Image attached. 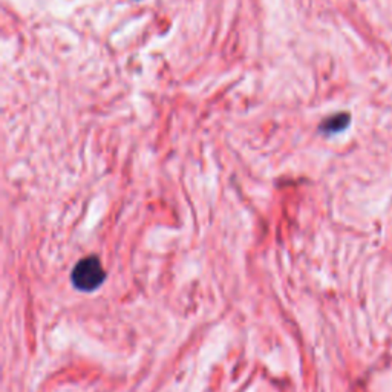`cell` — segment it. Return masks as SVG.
Instances as JSON below:
<instances>
[{
  "mask_svg": "<svg viewBox=\"0 0 392 392\" xmlns=\"http://www.w3.org/2000/svg\"><path fill=\"white\" fill-rule=\"evenodd\" d=\"M106 279V271L103 268L100 258L87 256L79 260L74 267L71 280L72 285L81 293H92L101 287Z\"/></svg>",
  "mask_w": 392,
  "mask_h": 392,
  "instance_id": "cell-1",
  "label": "cell"
},
{
  "mask_svg": "<svg viewBox=\"0 0 392 392\" xmlns=\"http://www.w3.org/2000/svg\"><path fill=\"white\" fill-rule=\"evenodd\" d=\"M349 115L348 114H337L333 115L331 118H328L322 123L320 130L325 134H337V132H342V130H345L349 125Z\"/></svg>",
  "mask_w": 392,
  "mask_h": 392,
  "instance_id": "cell-2",
  "label": "cell"
}]
</instances>
